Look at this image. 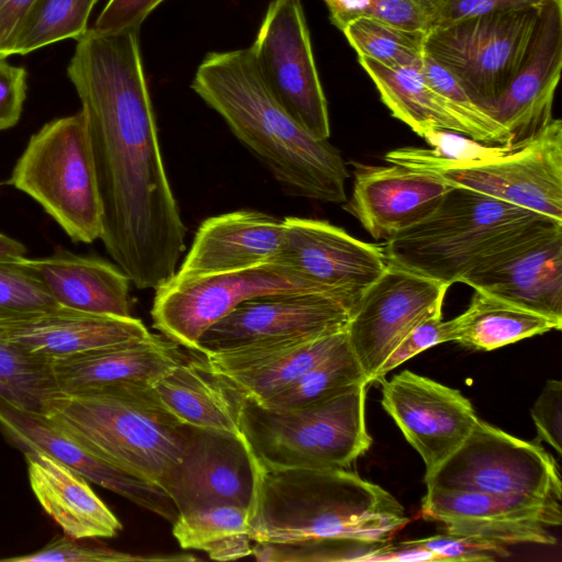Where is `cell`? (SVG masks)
I'll return each instance as SVG.
<instances>
[{
  "label": "cell",
  "mask_w": 562,
  "mask_h": 562,
  "mask_svg": "<svg viewBox=\"0 0 562 562\" xmlns=\"http://www.w3.org/2000/svg\"><path fill=\"white\" fill-rule=\"evenodd\" d=\"M67 74L93 157L100 239L136 288L156 290L176 274L187 228L162 160L138 31L88 29Z\"/></svg>",
  "instance_id": "obj_1"
},
{
  "label": "cell",
  "mask_w": 562,
  "mask_h": 562,
  "mask_svg": "<svg viewBox=\"0 0 562 562\" xmlns=\"http://www.w3.org/2000/svg\"><path fill=\"white\" fill-rule=\"evenodd\" d=\"M257 463V462H256ZM408 522L405 508L347 469L257 464L248 535L267 562H367Z\"/></svg>",
  "instance_id": "obj_2"
},
{
  "label": "cell",
  "mask_w": 562,
  "mask_h": 562,
  "mask_svg": "<svg viewBox=\"0 0 562 562\" xmlns=\"http://www.w3.org/2000/svg\"><path fill=\"white\" fill-rule=\"evenodd\" d=\"M191 88L286 193L330 203L346 201L349 172L340 151L328 139L310 135L283 109L249 47L209 53Z\"/></svg>",
  "instance_id": "obj_3"
},
{
  "label": "cell",
  "mask_w": 562,
  "mask_h": 562,
  "mask_svg": "<svg viewBox=\"0 0 562 562\" xmlns=\"http://www.w3.org/2000/svg\"><path fill=\"white\" fill-rule=\"evenodd\" d=\"M44 416L90 453L162 490L190 434L149 383L60 392Z\"/></svg>",
  "instance_id": "obj_4"
},
{
  "label": "cell",
  "mask_w": 562,
  "mask_h": 562,
  "mask_svg": "<svg viewBox=\"0 0 562 562\" xmlns=\"http://www.w3.org/2000/svg\"><path fill=\"white\" fill-rule=\"evenodd\" d=\"M543 217L452 187L428 217L387 239L383 248L389 263L451 285L517 232Z\"/></svg>",
  "instance_id": "obj_5"
},
{
  "label": "cell",
  "mask_w": 562,
  "mask_h": 562,
  "mask_svg": "<svg viewBox=\"0 0 562 562\" xmlns=\"http://www.w3.org/2000/svg\"><path fill=\"white\" fill-rule=\"evenodd\" d=\"M368 383L292 411L245 398L239 428L257 464L267 470L347 469L371 446L366 427Z\"/></svg>",
  "instance_id": "obj_6"
},
{
  "label": "cell",
  "mask_w": 562,
  "mask_h": 562,
  "mask_svg": "<svg viewBox=\"0 0 562 562\" xmlns=\"http://www.w3.org/2000/svg\"><path fill=\"white\" fill-rule=\"evenodd\" d=\"M8 182L35 200L74 241L100 239L101 201L81 110L33 134Z\"/></svg>",
  "instance_id": "obj_7"
},
{
  "label": "cell",
  "mask_w": 562,
  "mask_h": 562,
  "mask_svg": "<svg viewBox=\"0 0 562 562\" xmlns=\"http://www.w3.org/2000/svg\"><path fill=\"white\" fill-rule=\"evenodd\" d=\"M424 480L427 488L479 492L520 507L561 510L562 484L555 459L539 445L481 419Z\"/></svg>",
  "instance_id": "obj_8"
},
{
  "label": "cell",
  "mask_w": 562,
  "mask_h": 562,
  "mask_svg": "<svg viewBox=\"0 0 562 562\" xmlns=\"http://www.w3.org/2000/svg\"><path fill=\"white\" fill-rule=\"evenodd\" d=\"M539 7L498 11L434 29L425 36L424 53L486 111L517 71Z\"/></svg>",
  "instance_id": "obj_9"
},
{
  "label": "cell",
  "mask_w": 562,
  "mask_h": 562,
  "mask_svg": "<svg viewBox=\"0 0 562 562\" xmlns=\"http://www.w3.org/2000/svg\"><path fill=\"white\" fill-rule=\"evenodd\" d=\"M290 292L337 293L284 266L269 262L246 270L202 277L175 274L156 289L150 315L154 327L168 339L195 351L200 336L241 302Z\"/></svg>",
  "instance_id": "obj_10"
},
{
  "label": "cell",
  "mask_w": 562,
  "mask_h": 562,
  "mask_svg": "<svg viewBox=\"0 0 562 562\" xmlns=\"http://www.w3.org/2000/svg\"><path fill=\"white\" fill-rule=\"evenodd\" d=\"M249 48L283 109L310 135L328 139V106L301 0H272Z\"/></svg>",
  "instance_id": "obj_11"
},
{
  "label": "cell",
  "mask_w": 562,
  "mask_h": 562,
  "mask_svg": "<svg viewBox=\"0 0 562 562\" xmlns=\"http://www.w3.org/2000/svg\"><path fill=\"white\" fill-rule=\"evenodd\" d=\"M460 282L562 324V222L546 216L522 228Z\"/></svg>",
  "instance_id": "obj_12"
},
{
  "label": "cell",
  "mask_w": 562,
  "mask_h": 562,
  "mask_svg": "<svg viewBox=\"0 0 562 562\" xmlns=\"http://www.w3.org/2000/svg\"><path fill=\"white\" fill-rule=\"evenodd\" d=\"M449 288L387 263L383 273L362 292L347 335L369 384L394 348L417 325L441 312Z\"/></svg>",
  "instance_id": "obj_13"
},
{
  "label": "cell",
  "mask_w": 562,
  "mask_h": 562,
  "mask_svg": "<svg viewBox=\"0 0 562 562\" xmlns=\"http://www.w3.org/2000/svg\"><path fill=\"white\" fill-rule=\"evenodd\" d=\"M360 296L290 292L249 299L210 326L200 336L195 351L205 356L259 340L342 331Z\"/></svg>",
  "instance_id": "obj_14"
},
{
  "label": "cell",
  "mask_w": 562,
  "mask_h": 562,
  "mask_svg": "<svg viewBox=\"0 0 562 562\" xmlns=\"http://www.w3.org/2000/svg\"><path fill=\"white\" fill-rule=\"evenodd\" d=\"M430 173L562 222V121L553 119L530 142L496 159Z\"/></svg>",
  "instance_id": "obj_15"
},
{
  "label": "cell",
  "mask_w": 562,
  "mask_h": 562,
  "mask_svg": "<svg viewBox=\"0 0 562 562\" xmlns=\"http://www.w3.org/2000/svg\"><path fill=\"white\" fill-rule=\"evenodd\" d=\"M381 383L383 408L430 475L471 432L479 419L474 407L459 390L409 370Z\"/></svg>",
  "instance_id": "obj_16"
},
{
  "label": "cell",
  "mask_w": 562,
  "mask_h": 562,
  "mask_svg": "<svg viewBox=\"0 0 562 562\" xmlns=\"http://www.w3.org/2000/svg\"><path fill=\"white\" fill-rule=\"evenodd\" d=\"M257 463L243 436L190 426L180 462L170 472L164 491L179 514L236 505L250 509Z\"/></svg>",
  "instance_id": "obj_17"
},
{
  "label": "cell",
  "mask_w": 562,
  "mask_h": 562,
  "mask_svg": "<svg viewBox=\"0 0 562 562\" xmlns=\"http://www.w3.org/2000/svg\"><path fill=\"white\" fill-rule=\"evenodd\" d=\"M281 247L271 262L337 293L362 294L386 269L384 248L359 240L328 222L285 217Z\"/></svg>",
  "instance_id": "obj_18"
},
{
  "label": "cell",
  "mask_w": 562,
  "mask_h": 562,
  "mask_svg": "<svg viewBox=\"0 0 562 562\" xmlns=\"http://www.w3.org/2000/svg\"><path fill=\"white\" fill-rule=\"evenodd\" d=\"M562 68V0H544L522 60L504 92L486 112L518 148L553 120L552 105Z\"/></svg>",
  "instance_id": "obj_19"
},
{
  "label": "cell",
  "mask_w": 562,
  "mask_h": 562,
  "mask_svg": "<svg viewBox=\"0 0 562 562\" xmlns=\"http://www.w3.org/2000/svg\"><path fill=\"white\" fill-rule=\"evenodd\" d=\"M140 319L80 312L63 306L0 319V342L55 362L145 338Z\"/></svg>",
  "instance_id": "obj_20"
},
{
  "label": "cell",
  "mask_w": 562,
  "mask_h": 562,
  "mask_svg": "<svg viewBox=\"0 0 562 562\" xmlns=\"http://www.w3.org/2000/svg\"><path fill=\"white\" fill-rule=\"evenodd\" d=\"M0 428L24 450H38L100 485L173 524L179 512L159 486L90 453L44 415L18 409L0 400Z\"/></svg>",
  "instance_id": "obj_21"
},
{
  "label": "cell",
  "mask_w": 562,
  "mask_h": 562,
  "mask_svg": "<svg viewBox=\"0 0 562 562\" xmlns=\"http://www.w3.org/2000/svg\"><path fill=\"white\" fill-rule=\"evenodd\" d=\"M453 186L400 165H357L345 209L376 240L390 239L428 217Z\"/></svg>",
  "instance_id": "obj_22"
},
{
  "label": "cell",
  "mask_w": 562,
  "mask_h": 562,
  "mask_svg": "<svg viewBox=\"0 0 562 562\" xmlns=\"http://www.w3.org/2000/svg\"><path fill=\"white\" fill-rule=\"evenodd\" d=\"M425 519L438 521L447 533L507 547L519 543L552 546L549 528L561 525V510L520 507L469 491L427 488L422 502Z\"/></svg>",
  "instance_id": "obj_23"
},
{
  "label": "cell",
  "mask_w": 562,
  "mask_h": 562,
  "mask_svg": "<svg viewBox=\"0 0 562 562\" xmlns=\"http://www.w3.org/2000/svg\"><path fill=\"white\" fill-rule=\"evenodd\" d=\"M347 337V329L326 335H294L218 350L204 358L246 398L258 404L286 389Z\"/></svg>",
  "instance_id": "obj_24"
},
{
  "label": "cell",
  "mask_w": 562,
  "mask_h": 562,
  "mask_svg": "<svg viewBox=\"0 0 562 562\" xmlns=\"http://www.w3.org/2000/svg\"><path fill=\"white\" fill-rule=\"evenodd\" d=\"M284 221L240 210L205 220L195 233L178 277L234 272L269 263L278 254Z\"/></svg>",
  "instance_id": "obj_25"
},
{
  "label": "cell",
  "mask_w": 562,
  "mask_h": 562,
  "mask_svg": "<svg viewBox=\"0 0 562 562\" xmlns=\"http://www.w3.org/2000/svg\"><path fill=\"white\" fill-rule=\"evenodd\" d=\"M16 260L63 307L101 315L130 317V279L103 259L59 250L43 258Z\"/></svg>",
  "instance_id": "obj_26"
},
{
  "label": "cell",
  "mask_w": 562,
  "mask_h": 562,
  "mask_svg": "<svg viewBox=\"0 0 562 562\" xmlns=\"http://www.w3.org/2000/svg\"><path fill=\"white\" fill-rule=\"evenodd\" d=\"M30 486L64 533L78 540L112 538L122 524L87 479L38 450H24Z\"/></svg>",
  "instance_id": "obj_27"
},
{
  "label": "cell",
  "mask_w": 562,
  "mask_h": 562,
  "mask_svg": "<svg viewBox=\"0 0 562 562\" xmlns=\"http://www.w3.org/2000/svg\"><path fill=\"white\" fill-rule=\"evenodd\" d=\"M184 360L178 344L147 337L53 362L61 393L122 383H154Z\"/></svg>",
  "instance_id": "obj_28"
},
{
  "label": "cell",
  "mask_w": 562,
  "mask_h": 562,
  "mask_svg": "<svg viewBox=\"0 0 562 562\" xmlns=\"http://www.w3.org/2000/svg\"><path fill=\"white\" fill-rule=\"evenodd\" d=\"M151 386L164 406L183 424L241 436L239 417L246 397L205 358L183 360Z\"/></svg>",
  "instance_id": "obj_29"
},
{
  "label": "cell",
  "mask_w": 562,
  "mask_h": 562,
  "mask_svg": "<svg viewBox=\"0 0 562 562\" xmlns=\"http://www.w3.org/2000/svg\"><path fill=\"white\" fill-rule=\"evenodd\" d=\"M358 61L392 115L418 136L423 137L432 130H448L469 136L461 119L426 82L418 66L391 67L364 56H358Z\"/></svg>",
  "instance_id": "obj_30"
},
{
  "label": "cell",
  "mask_w": 562,
  "mask_h": 562,
  "mask_svg": "<svg viewBox=\"0 0 562 562\" xmlns=\"http://www.w3.org/2000/svg\"><path fill=\"white\" fill-rule=\"evenodd\" d=\"M450 322L452 341L485 351L562 327L549 317L477 290L468 308Z\"/></svg>",
  "instance_id": "obj_31"
},
{
  "label": "cell",
  "mask_w": 562,
  "mask_h": 562,
  "mask_svg": "<svg viewBox=\"0 0 562 562\" xmlns=\"http://www.w3.org/2000/svg\"><path fill=\"white\" fill-rule=\"evenodd\" d=\"M248 509L218 505L179 514L172 533L182 549L200 550L216 561H233L252 554L248 535Z\"/></svg>",
  "instance_id": "obj_32"
},
{
  "label": "cell",
  "mask_w": 562,
  "mask_h": 562,
  "mask_svg": "<svg viewBox=\"0 0 562 562\" xmlns=\"http://www.w3.org/2000/svg\"><path fill=\"white\" fill-rule=\"evenodd\" d=\"M361 382L368 383L347 335L328 356L308 369L294 383L260 405L272 411L297 409L334 397Z\"/></svg>",
  "instance_id": "obj_33"
},
{
  "label": "cell",
  "mask_w": 562,
  "mask_h": 562,
  "mask_svg": "<svg viewBox=\"0 0 562 562\" xmlns=\"http://www.w3.org/2000/svg\"><path fill=\"white\" fill-rule=\"evenodd\" d=\"M58 393L53 362L0 342V400L18 409L45 415L48 401Z\"/></svg>",
  "instance_id": "obj_34"
},
{
  "label": "cell",
  "mask_w": 562,
  "mask_h": 562,
  "mask_svg": "<svg viewBox=\"0 0 562 562\" xmlns=\"http://www.w3.org/2000/svg\"><path fill=\"white\" fill-rule=\"evenodd\" d=\"M358 56L391 67L419 66L427 33L397 27L372 16H360L341 30Z\"/></svg>",
  "instance_id": "obj_35"
},
{
  "label": "cell",
  "mask_w": 562,
  "mask_h": 562,
  "mask_svg": "<svg viewBox=\"0 0 562 562\" xmlns=\"http://www.w3.org/2000/svg\"><path fill=\"white\" fill-rule=\"evenodd\" d=\"M97 0H37L22 27L13 55H26L55 42L81 37Z\"/></svg>",
  "instance_id": "obj_36"
},
{
  "label": "cell",
  "mask_w": 562,
  "mask_h": 562,
  "mask_svg": "<svg viewBox=\"0 0 562 562\" xmlns=\"http://www.w3.org/2000/svg\"><path fill=\"white\" fill-rule=\"evenodd\" d=\"M418 68L426 82L451 105L471 138L486 144L509 145L507 130L479 106L448 70L425 53Z\"/></svg>",
  "instance_id": "obj_37"
},
{
  "label": "cell",
  "mask_w": 562,
  "mask_h": 562,
  "mask_svg": "<svg viewBox=\"0 0 562 562\" xmlns=\"http://www.w3.org/2000/svg\"><path fill=\"white\" fill-rule=\"evenodd\" d=\"M68 536H57L42 549L4 559L12 562H132V561H194L190 554L139 555L104 546H90Z\"/></svg>",
  "instance_id": "obj_38"
},
{
  "label": "cell",
  "mask_w": 562,
  "mask_h": 562,
  "mask_svg": "<svg viewBox=\"0 0 562 562\" xmlns=\"http://www.w3.org/2000/svg\"><path fill=\"white\" fill-rule=\"evenodd\" d=\"M57 306L18 260L0 259V319Z\"/></svg>",
  "instance_id": "obj_39"
},
{
  "label": "cell",
  "mask_w": 562,
  "mask_h": 562,
  "mask_svg": "<svg viewBox=\"0 0 562 562\" xmlns=\"http://www.w3.org/2000/svg\"><path fill=\"white\" fill-rule=\"evenodd\" d=\"M409 541L430 553L434 562H491L510 554L507 547L451 533Z\"/></svg>",
  "instance_id": "obj_40"
},
{
  "label": "cell",
  "mask_w": 562,
  "mask_h": 562,
  "mask_svg": "<svg viewBox=\"0 0 562 562\" xmlns=\"http://www.w3.org/2000/svg\"><path fill=\"white\" fill-rule=\"evenodd\" d=\"M451 322L442 321V312L436 313L417 325L386 357L382 366L376 371L373 382H381L385 375L396 369L412 357L424 350L442 344L452 341Z\"/></svg>",
  "instance_id": "obj_41"
},
{
  "label": "cell",
  "mask_w": 562,
  "mask_h": 562,
  "mask_svg": "<svg viewBox=\"0 0 562 562\" xmlns=\"http://www.w3.org/2000/svg\"><path fill=\"white\" fill-rule=\"evenodd\" d=\"M544 0H427L430 31L498 11L538 7Z\"/></svg>",
  "instance_id": "obj_42"
},
{
  "label": "cell",
  "mask_w": 562,
  "mask_h": 562,
  "mask_svg": "<svg viewBox=\"0 0 562 562\" xmlns=\"http://www.w3.org/2000/svg\"><path fill=\"white\" fill-rule=\"evenodd\" d=\"M538 439L551 446L561 456L562 441V382L548 380L531 408Z\"/></svg>",
  "instance_id": "obj_43"
},
{
  "label": "cell",
  "mask_w": 562,
  "mask_h": 562,
  "mask_svg": "<svg viewBox=\"0 0 562 562\" xmlns=\"http://www.w3.org/2000/svg\"><path fill=\"white\" fill-rule=\"evenodd\" d=\"M165 0H109L94 26L102 34L138 31L145 19Z\"/></svg>",
  "instance_id": "obj_44"
},
{
  "label": "cell",
  "mask_w": 562,
  "mask_h": 562,
  "mask_svg": "<svg viewBox=\"0 0 562 562\" xmlns=\"http://www.w3.org/2000/svg\"><path fill=\"white\" fill-rule=\"evenodd\" d=\"M368 16L411 31H430L427 0H370Z\"/></svg>",
  "instance_id": "obj_45"
},
{
  "label": "cell",
  "mask_w": 562,
  "mask_h": 562,
  "mask_svg": "<svg viewBox=\"0 0 562 562\" xmlns=\"http://www.w3.org/2000/svg\"><path fill=\"white\" fill-rule=\"evenodd\" d=\"M25 97V69L0 59V131L19 122Z\"/></svg>",
  "instance_id": "obj_46"
},
{
  "label": "cell",
  "mask_w": 562,
  "mask_h": 562,
  "mask_svg": "<svg viewBox=\"0 0 562 562\" xmlns=\"http://www.w3.org/2000/svg\"><path fill=\"white\" fill-rule=\"evenodd\" d=\"M37 0H5L0 5V59L13 55L16 38Z\"/></svg>",
  "instance_id": "obj_47"
},
{
  "label": "cell",
  "mask_w": 562,
  "mask_h": 562,
  "mask_svg": "<svg viewBox=\"0 0 562 562\" xmlns=\"http://www.w3.org/2000/svg\"><path fill=\"white\" fill-rule=\"evenodd\" d=\"M331 22L342 30L349 22L360 16H368L370 0H324Z\"/></svg>",
  "instance_id": "obj_48"
},
{
  "label": "cell",
  "mask_w": 562,
  "mask_h": 562,
  "mask_svg": "<svg viewBox=\"0 0 562 562\" xmlns=\"http://www.w3.org/2000/svg\"><path fill=\"white\" fill-rule=\"evenodd\" d=\"M26 248L16 239L0 233V259H14L23 257Z\"/></svg>",
  "instance_id": "obj_49"
},
{
  "label": "cell",
  "mask_w": 562,
  "mask_h": 562,
  "mask_svg": "<svg viewBox=\"0 0 562 562\" xmlns=\"http://www.w3.org/2000/svg\"><path fill=\"white\" fill-rule=\"evenodd\" d=\"M5 0H0V5L4 2Z\"/></svg>",
  "instance_id": "obj_50"
}]
</instances>
